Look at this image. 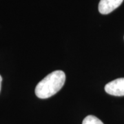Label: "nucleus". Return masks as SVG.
<instances>
[{"label": "nucleus", "mask_w": 124, "mask_h": 124, "mask_svg": "<svg viewBox=\"0 0 124 124\" xmlns=\"http://www.w3.org/2000/svg\"><path fill=\"white\" fill-rule=\"evenodd\" d=\"M82 124H103L100 119L93 115H88L85 118Z\"/></svg>", "instance_id": "4"}, {"label": "nucleus", "mask_w": 124, "mask_h": 124, "mask_svg": "<svg viewBox=\"0 0 124 124\" xmlns=\"http://www.w3.org/2000/svg\"><path fill=\"white\" fill-rule=\"evenodd\" d=\"M66 75L62 70H55L45 77L35 88L36 96L39 99H48L57 93L63 86Z\"/></svg>", "instance_id": "1"}, {"label": "nucleus", "mask_w": 124, "mask_h": 124, "mask_svg": "<svg viewBox=\"0 0 124 124\" xmlns=\"http://www.w3.org/2000/svg\"><path fill=\"white\" fill-rule=\"evenodd\" d=\"M124 0H100L99 11L102 15L110 13L122 4Z\"/></svg>", "instance_id": "3"}, {"label": "nucleus", "mask_w": 124, "mask_h": 124, "mask_svg": "<svg viewBox=\"0 0 124 124\" xmlns=\"http://www.w3.org/2000/svg\"><path fill=\"white\" fill-rule=\"evenodd\" d=\"M1 82H2V77L0 75V91H1Z\"/></svg>", "instance_id": "5"}, {"label": "nucleus", "mask_w": 124, "mask_h": 124, "mask_svg": "<svg viewBox=\"0 0 124 124\" xmlns=\"http://www.w3.org/2000/svg\"><path fill=\"white\" fill-rule=\"evenodd\" d=\"M105 90L110 95L124 96V78H119L109 82L106 85Z\"/></svg>", "instance_id": "2"}]
</instances>
